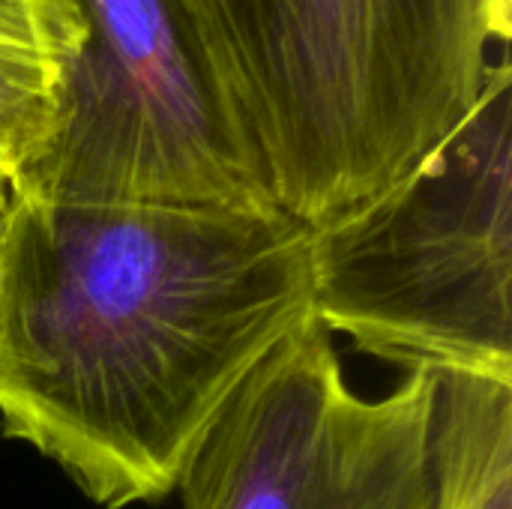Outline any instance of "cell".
<instances>
[{
	"instance_id": "6da1fadb",
	"label": "cell",
	"mask_w": 512,
	"mask_h": 509,
	"mask_svg": "<svg viewBox=\"0 0 512 509\" xmlns=\"http://www.w3.org/2000/svg\"><path fill=\"white\" fill-rule=\"evenodd\" d=\"M309 315V228L279 210L9 192L0 432L96 507L162 504L249 375Z\"/></svg>"
},
{
	"instance_id": "7a4b0ae2",
	"label": "cell",
	"mask_w": 512,
	"mask_h": 509,
	"mask_svg": "<svg viewBox=\"0 0 512 509\" xmlns=\"http://www.w3.org/2000/svg\"><path fill=\"white\" fill-rule=\"evenodd\" d=\"M279 213L324 228L417 171L474 111L510 0H186Z\"/></svg>"
},
{
	"instance_id": "3957f363",
	"label": "cell",
	"mask_w": 512,
	"mask_h": 509,
	"mask_svg": "<svg viewBox=\"0 0 512 509\" xmlns=\"http://www.w3.org/2000/svg\"><path fill=\"white\" fill-rule=\"evenodd\" d=\"M312 315L411 372L512 384V69L402 183L309 231Z\"/></svg>"
},
{
	"instance_id": "277c9868",
	"label": "cell",
	"mask_w": 512,
	"mask_h": 509,
	"mask_svg": "<svg viewBox=\"0 0 512 509\" xmlns=\"http://www.w3.org/2000/svg\"><path fill=\"white\" fill-rule=\"evenodd\" d=\"M87 48L45 153L9 186L54 204L276 210L186 0H78Z\"/></svg>"
},
{
	"instance_id": "5b68a950",
	"label": "cell",
	"mask_w": 512,
	"mask_h": 509,
	"mask_svg": "<svg viewBox=\"0 0 512 509\" xmlns=\"http://www.w3.org/2000/svg\"><path fill=\"white\" fill-rule=\"evenodd\" d=\"M435 378L381 399L351 390L333 336L309 315L249 375L177 495L183 509H435Z\"/></svg>"
},
{
	"instance_id": "8992f818",
	"label": "cell",
	"mask_w": 512,
	"mask_h": 509,
	"mask_svg": "<svg viewBox=\"0 0 512 509\" xmlns=\"http://www.w3.org/2000/svg\"><path fill=\"white\" fill-rule=\"evenodd\" d=\"M87 36L78 0H0V183L6 189L51 144Z\"/></svg>"
},
{
	"instance_id": "52a82bcc",
	"label": "cell",
	"mask_w": 512,
	"mask_h": 509,
	"mask_svg": "<svg viewBox=\"0 0 512 509\" xmlns=\"http://www.w3.org/2000/svg\"><path fill=\"white\" fill-rule=\"evenodd\" d=\"M435 509H512V384L432 375Z\"/></svg>"
},
{
	"instance_id": "ba28073f",
	"label": "cell",
	"mask_w": 512,
	"mask_h": 509,
	"mask_svg": "<svg viewBox=\"0 0 512 509\" xmlns=\"http://www.w3.org/2000/svg\"><path fill=\"white\" fill-rule=\"evenodd\" d=\"M6 204H9V189L0 183V264H3V219H6Z\"/></svg>"
}]
</instances>
